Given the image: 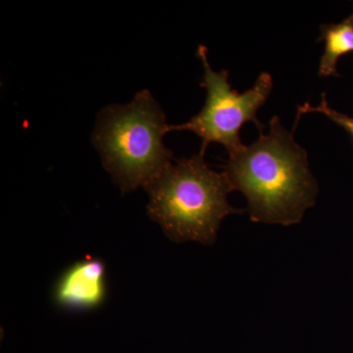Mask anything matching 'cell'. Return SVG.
<instances>
[{"label":"cell","instance_id":"1","mask_svg":"<svg viewBox=\"0 0 353 353\" xmlns=\"http://www.w3.org/2000/svg\"><path fill=\"white\" fill-rule=\"evenodd\" d=\"M250 145L229 155L224 174L232 192L248 201L250 220L283 226L299 224L314 206L319 187L309 168L307 152L278 116Z\"/></svg>","mask_w":353,"mask_h":353},{"label":"cell","instance_id":"2","mask_svg":"<svg viewBox=\"0 0 353 353\" xmlns=\"http://www.w3.org/2000/svg\"><path fill=\"white\" fill-rule=\"evenodd\" d=\"M167 128L163 109L148 90L97 114L92 145L121 190L145 189L173 162V152L163 143Z\"/></svg>","mask_w":353,"mask_h":353},{"label":"cell","instance_id":"3","mask_svg":"<svg viewBox=\"0 0 353 353\" xmlns=\"http://www.w3.org/2000/svg\"><path fill=\"white\" fill-rule=\"evenodd\" d=\"M145 190L148 215L176 243L213 245L225 217L240 213L228 202L226 176L212 170L201 152L172 162Z\"/></svg>","mask_w":353,"mask_h":353},{"label":"cell","instance_id":"4","mask_svg":"<svg viewBox=\"0 0 353 353\" xmlns=\"http://www.w3.org/2000/svg\"><path fill=\"white\" fill-rule=\"evenodd\" d=\"M197 57L203 66L201 87L205 88L206 101L201 112L188 122L168 125L167 132L189 131L201 139V153L205 155L206 148L213 143L226 148L229 155L243 148L240 132L248 122H253L259 132L264 129L257 118L259 108L264 105L273 88V79L267 72L260 74L254 85L245 92L232 88L229 72H215L208 61V48L199 46Z\"/></svg>","mask_w":353,"mask_h":353},{"label":"cell","instance_id":"5","mask_svg":"<svg viewBox=\"0 0 353 353\" xmlns=\"http://www.w3.org/2000/svg\"><path fill=\"white\" fill-rule=\"evenodd\" d=\"M105 294V265L97 259L72 265L55 288L57 303L75 310L97 307L104 301Z\"/></svg>","mask_w":353,"mask_h":353},{"label":"cell","instance_id":"6","mask_svg":"<svg viewBox=\"0 0 353 353\" xmlns=\"http://www.w3.org/2000/svg\"><path fill=\"white\" fill-rule=\"evenodd\" d=\"M318 41H324V52L320 59V77H339V59L353 53V13L339 24L322 25Z\"/></svg>","mask_w":353,"mask_h":353},{"label":"cell","instance_id":"7","mask_svg":"<svg viewBox=\"0 0 353 353\" xmlns=\"http://www.w3.org/2000/svg\"><path fill=\"white\" fill-rule=\"evenodd\" d=\"M315 112L321 113L323 115L327 116L329 119H331L334 123H336V125L343 128V130H345V131L350 134L353 141V117L334 110V109L329 105L326 94H322V101L319 105L312 106L309 103H304L303 105H299V108H297L296 125L299 123V118H301V116L303 115V114Z\"/></svg>","mask_w":353,"mask_h":353}]
</instances>
